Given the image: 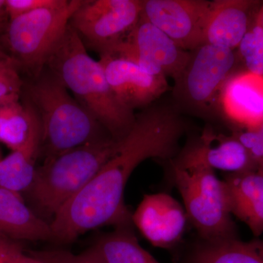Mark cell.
Returning a JSON list of instances; mask_svg holds the SVG:
<instances>
[{
  "mask_svg": "<svg viewBox=\"0 0 263 263\" xmlns=\"http://www.w3.org/2000/svg\"><path fill=\"white\" fill-rule=\"evenodd\" d=\"M27 94L41 122L43 158L112 138L47 67L32 79Z\"/></svg>",
  "mask_w": 263,
  "mask_h": 263,
  "instance_id": "3",
  "label": "cell"
},
{
  "mask_svg": "<svg viewBox=\"0 0 263 263\" xmlns=\"http://www.w3.org/2000/svg\"><path fill=\"white\" fill-rule=\"evenodd\" d=\"M0 236L18 242L52 241L49 223L39 217L20 193L0 187Z\"/></svg>",
  "mask_w": 263,
  "mask_h": 263,
  "instance_id": "17",
  "label": "cell"
},
{
  "mask_svg": "<svg viewBox=\"0 0 263 263\" xmlns=\"http://www.w3.org/2000/svg\"><path fill=\"white\" fill-rule=\"evenodd\" d=\"M60 0H5L7 13L10 20L41 8L54 6Z\"/></svg>",
  "mask_w": 263,
  "mask_h": 263,
  "instance_id": "25",
  "label": "cell"
},
{
  "mask_svg": "<svg viewBox=\"0 0 263 263\" xmlns=\"http://www.w3.org/2000/svg\"><path fill=\"white\" fill-rule=\"evenodd\" d=\"M41 122L32 108V125L27 141L0 160V187L21 194L30 186L37 169L36 162L41 157Z\"/></svg>",
  "mask_w": 263,
  "mask_h": 263,
  "instance_id": "18",
  "label": "cell"
},
{
  "mask_svg": "<svg viewBox=\"0 0 263 263\" xmlns=\"http://www.w3.org/2000/svg\"><path fill=\"white\" fill-rule=\"evenodd\" d=\"M104 53L133 62L152 75L170 76L176 84L191 56V51L181 49L167 34L141 16L125 37Z\"/></svg>",
  "mask_w": 263,
  "mask_h": 263,
  "instance_id": "8",
  "label": "cell"
},
{
  "mask_svg": "<svg viewBox=\"0 0 263 263\" xmlns=\"http://www.w3.org/2000/svg\"><path fill=\"white\" fill-rule=\"evenodd\" d=\"M131 226L116 228L91 247L105 263H160L140 245Z\"/></svg>",
  "mask_w": 263,
  "mask_h": 263,
  "instance_id": "20",
  "label": "cell"
},
{
  "mask_svg": "<svg viewBox=\"0 0 263 263\" xmlns=\"http://www.w3.org/2000/svg\"><path fill=\"white\" fill-rule=\"evenodd\" d=\"M46 67L114 140L121 141L127 136L136 116L114 94L103 66L88 54L84 43L70 24L50 55Z\"/></svg>",
  "mask_w": 263,
  "mask_h": 263,
  "instance_id": "2",
  "label": "cell"
},
{
  "mask_svg": "<svg viewBox=\"0 0 263 263\" xmlns=\"http://www.w3.org/2000/svg\"><path fill=\"white\" fill-rule=\"evenodd\" d=\"M100 56L99 62L103 66L110 88L117 98L131 110L147 106L168 88L164 76L152 75L133 62L106 53Z\"/></svg>",
  "mask_w": 263,
  "mask_h": 263,
  "instance_id": "12",
  "label": "cell"
},
{
  "mask_svg": "<svg viewBox=\"0 0 263 263\" xmlns=\"http://www.w3.org/2000/svg\"><path fill=\"white\" fill-rule=\"evenodd\" d=\"M176 164H201L229 174L263 167L252 158L248 151L234 136H216L212 131L204 132L200 141L185 151Z\"/></svg>",
  "mask_w": 263,
  "mask_h": 263,
  "instance_id": "13",
  "label": "cell"
},
{
  "mask_svg": "<svg viewBox=\"0 0 263 263\" xmlns=\"http://www.w3.org/2000/svg\"><path fill=\"white\" fill-rule=\"evenodd\" d=\"M258 133L259 142L257 148L251 154V157L259 166L263 167V122L256 128Z\"/></svg>",
  "mask_w": 263,
  "mask_h": 263,
  "instance_id": "27",
  "label": "cell"
},
{
  "mask_svg": "<svg viewBox=\"0 0 263 263\" xmlns=\"http://www.w3.org/2000/svg\"><path fill=\"white\" fill-rule=\"evenodd\" d=\"M84 0H60L10 20L8 46L13 58L32 79L46 68L48 58L65 34L71 17Z\"/></svg>",
  "mask_w": 263,
  "mask_h": 263,
  "instance_id": "6",
  "label": "cell"
},
{
  "mask_svg": "<svg viewBox=\"0 0 263 263\" xmlns=\"http://www.w3.org/2000/svg\"><path fill=\"white\" fill-rule=\"evenodd\" d=\"M23 250L18 242L0 236V263H13L17 254Z\"/></svg>",
  "mask_w": 263,
  "mask_h": 263,
  "instance_id": "26",
  "label": "cell"
},
{
  "mask_svg": "<svg viewBox=\"0 0 263 263\" xmlns=\"http://www.w3.org/2000/svg\"><path fill=\"white\" fill-rule=\"evenodd\" d=\"M258 2L212 1L203 34V44L234 50L250 27V14Z\"/></svg>",
  "mask_w": 263,
  "mask_h": 263,
  "instance_id": "15",
  "label": "cell"
},
{
  "mask_svg": "<svg viewBox=\"0 0 263 263\" xmlns=\"http://www.w3.org/2000/svg\"><path fill=\"white\" fill-rule=\"evenodd\" d=\"M19 98L0 102V141L13 152L23 146L28 138L32 119V107Z\"/></svg>",
  "mask_w": 263,
  "mask_h": 263,
  "instance_id": "21",
  "label": "cell"
},
{
  "mask_svg": "<svg viewBox=\"0 0 263 263\" xmlns=\"http://www.w3.org/2000/svg\"><path fill=\"white\" fill-rule=\"evenodd\" d=\"M176 187L182 197L187 219L200 239L238 238L231 217L224 181L201 164H174Z\"/></svg>",
  "mask_w": 263,
  "mask_h": 263,
  "instance_id": "5",
  "label": "cell"
},
{
  "mask_svg": "<svg viewBox=\"0 0 263 263\" xmlns=\"http://www.w3.org/2000/svg\"><path fill=\"white\" fill-rule=\"evenodd\" d=\"M211 5L206 0H143L141 17L181 49L193 51L203 44Z\"/></svg>",
  "mask_w": 263,
  "mask_h": 263,
  "instance_id": "9",
  "label": "cell"
},
{
  "mask_svg": "<svg viewBox=\"0 0 263 263\" xmlns=\"http://www.w3.org/2000/svg\"><path fill=\"white\" fill-rule=\"evenodd\" d=\"M257 18L258 19L259 22H260L261 25L263 27V6L259 10L258 13H257Z\"/></svg>",
  "mask_w": 263,
  "mask_h": 263,
  "instance_id": "30",
  "label": "cell"
},
{
  "mask_svg": "<svg viewBox=\"0 0 263 263\" xmlns=\"http://www.w3.org/2000/svg\"><path fill=\"white\" fill-rule=\"evenodd\" d=\"M15 59L0 49V102L19 98L23 81Z\"/></svg>",
  "mask_w": 263,
  "mask_h": 263,
  "instance_id": "23",
  "label": "cell"
},
{
  "mask_svg": "<svg viewBox=\"0 0 263 263\" xmlns=\"http://www.w3.org/2000/svg\"><path fill=\"white\" fill-rule=\"evenodd\" d=\"M238 48L247 72L263 76V27L257 17Z\"/></svg>",
  "mask_w": 263,
  "mask_h": 263,
  "instance_id": "22",
  "label": "cell"
},
{
  "mask_svg": "<svg viewBox=\"0 0 263 263\" xmlns=\"http://www.w3.org/2000/svg\"><path fill=\"white\" fill-rule=\"evenodd\" d=\"M220 100L230 120L247 129H256L263 122V76L247 71L230 76Z\"/></svg>",
  "mask_w": 263,
  "mask_h": 263,
  "instance_id": "14",
  "label": "cell"
},
{
  "mask_svg": "<svg viewBox=\"0 0 263 263\" xmlns=\"http://www.w3.org/2000/svg\"><path fill=\"white\" fill-rule=\"evenodd\" d=\"M183 130L182 120L171 108L155 107L136 116L111 158L57 212L50 223L52 241L67 245L100 227L133 226L124 200L128 180L143 161L172 157Z\"/></svg>",
  "mask_w": 263,
  "mask_h": 263,
  "instance_id": "1",
  "label": "cell"
},
{
  "mask_svg": "<svg viewBox=\"0 0 263 263\" xmlns=\"http://www.w3.org/2000/svg\"><path fill=\"white\" fill-rule=\"evenodd\" d=\"M140 0H84L70 25L86 48L105 53L125 37L141 19Z\"/></svg>",
  "mask_w": 263,
  "mask_h": 263,
  "instance_id": "7",
  "label": "cell"
},
{
  "mask_svg": "<svg viewBox=\"0 0 263 263\" xmlns=\"http://www.w3.org/2000/svg\"><path fill=\"white\" fill-rule=\"evenodd\" d=\"M235 62L234 50L202 44L191 51L176 86L188 103L197 107L205 106L230 79Z\"/></svg>",
  "mask_w": 263,
  "mask_h": 263,
  "instance_id": "10",
  "label": "cell"
},
{
  "mask_svg": "<svg viewBox=\"0 0 263 263\" xmlns=\"http://www.w3.org/2000/svg\"><path fill=\"white\" fill-rule=\"evenodd\" d=\"M230 214L249 227L255 237L263 233V167L228 174L224 180Z\"/></svg>",
  "mask_w": 263,
  "mask_h": 263,
  "instance_id": "16",
  "label": "cell"
},
{
  "mask_svg": "<svg viewBox=\"0 0 263 263\" xmlns=\"http://www.w3.org/2000/svg\"><path fill=\"white\" fill-rule=\"evenodd\" d=\"M27 253L43 263H105L92 247L78 254L65 249L29 251Z\"/></svg>",
  "mask_w": 263,
  "mask_h": 263,
  "instance_id": "24",
  "label": "cell"
},
{
  "mask_svg": "<svg viewBox=\"0 0 263 263\" xmlns=\"http://www.w3.org/2000/svg\"><path fill=\"white\" fill-rule=\"evenodd\" d=\"M6 15H8V13L5 6V0H0V25L3 23Z\"/></svg>",
  "mask_w": 263,
  "mask_h": 263,
  "instance_id": "29",
  "label": "cell"
},
{
  "mask_svg": "<svg viewBox=\"0 0 263 263\" xmlns=\"http://www.w3.org/2000/svg\"><path fill=\"white\" fill-rule=\"evenodd\" d=\"M182 263H263V240L200 239Z\"/></svg>",
  "mask_w": 263,
  "mask_h": 263,
  "instance_id": "19",
  "label": "cell"
},
{
  "mask_svg": "<svg viewBox=\"0 0 263 263\" xmlns=\"http://www.w3.org/2000/svg\"><path fill=\"white\" fill-rule=\"evenodd\" d=\"M13 263H43L38 259L31 257L28 254L25 253L24 251L19 252L15 257Z\"/></svg>",
  "mask_w": 263,
  "mask_h": 263,
  "instance_id": "28",
  "label": "cell"
},
{
  "mask_svg": "<svg viewBox=\"0 0 263 263\" xmlns=\"http://www.w3.org/2000/svg\"><path fill=\"white\" fill-rule=\"evenodd\" d=\"M187 216L176 199L166 193L146 195L136 212L133 224L155 247L168 249L182 238Z\"/></svg>",
  "mask_w": 263,
  "mask_h": 263,
  "instance_id": "11",
  "label": "cell"
},
{
  "mask_svg": "<svg viewBox=\"0 0 263 263\" xmlns=\"http://www.w3.org/2000/svg\"><path fill=\"white\" fill-rule=\"evenodd\" d=\"M112 138L88 143L44 159L25 192L33 212L51 223L57 212L96 176L117 152Z\"/></svg>",
  "mask_w": 263,
  "mask_h": 263,
  "instance_id": "4",
  "label": "cell"
}]
</instances>
